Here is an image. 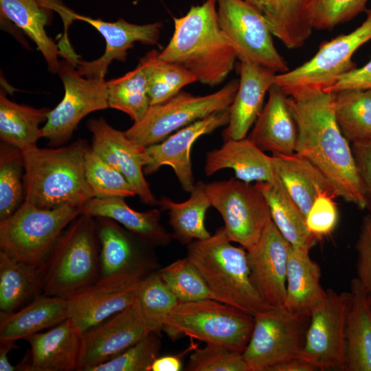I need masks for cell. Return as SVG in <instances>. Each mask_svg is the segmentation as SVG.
<instances>
[{"instance_id": "cell-1", "label": "cell", "mask_w": 371, "mask_h": 371, "mask_svg": "<svg viewBox=\"0 0 371 371\" xmlns=\"http://www.w3.org/2000/svg\"><path fill=\"white\" fill-rule=\"evenodd\" d=\"M334 97L311 89L289 95L297 131L295 152L322 174L337 196L363 210L367 208L365 188L350 143L335 119Z\"/></svg>"}, {"instance_id": "cell-2", "label": "cell", "mask_w": 371, "mask_h": 371, "mask_svg": "<svg viewBox=\"0 0 371 371\" xmlns=\"http://www.w3.org/2000/svg\"><path fill=\"white\" fill-rule=\"evenodd\" d=\"M216 5V0H206L174 17L172 36L159 52L161 59L185 68L210 87L222 83L238 58L219 25Z\"/></svg>"}, {"instance_id": "cell-3", "label": "cell", "mask_w": 371, "mask_h": 371, "mask_svg": "<svg viewBox=\"0 0 371 371\" xmlns=\"http://www.w3.org/2000/svg\"><path fill=\"white\" fill-rule=\"evenodd\" d=\"M83 139L69 146L23 151L25 201L42 209L65 205L81 208L94 197L85 175Z\"/></svg>"}, {"instance_id": "cell-4", "label": "cell", "mask_w": 371, "mask_h": 371, "mask_svg": "<svg viewBox=\"0 0 371 371\" xmlns=\"http://www.w3.org/2000/svg\"><path fill=\"white\" fill-rule=\"evenodd\" d=\"M186 257L214 300L254 317L274 308L260 297L251 282L247 250L233 245L224 227L205 239L188 245Z\"/></svg>"}, {"instance_id": "cell-5", "label": "cell", "mask_w": 371, "mask_h": 371, "mask_svg": "<svg viewBox=\"0 0 371 371\" xmlns=\"http://www.w3.org/2000/svg\"><path fill=\"white\" fill-rule=\"evenodd\" d=\"M94 218L80 214L65 230L41 267L43 294L67 297L100 278V252Z\"/></svg>"}, {"instance_id": "cell-6", "label": "cell", "mask_w": 371, "mask_h": 371, "mask_svg": "<svg viewBox=\"0 0 371 371\" xmlns=\"http://www.w3.org/2000/svg\"><path fill=\"white\" fill-rule=\"evenodd\" d=\"M254 325L252 315L216 300L205 299L180 302L165 320L162 330L172 340L189 337L243 353Z\"/></svg>"}, {"instance_id": "cell-7", "label": "cell", "mask_w": 371, "mask_h": 371, "mask_svg": "<svg viewBox=\"0 0 371 371\" xmlns=\"http://www.w3.org/2000/svg\"><path fill=\"white\" fill-rule=\"evenodd\" d=\"M80 214V208L71 205L47 210L24 201L0 221L1 250L16 261L41 267L65 227Z\"/></svg>"}, {"instance_id": "cell-8", "label": "cell", "mask_w": 371, "mask_h": 371, "mask_svg": "<svg viewBox=\"0 0 371 371\" xmlns=\"http://www.w3.org/2000/svg\"><path fill=\"white\" fill-rule=\"evenodd\" d=\"M233 79L218 91L194 95L181 91L166 102L150 106L144 117L126 131V137L138 145L148 147L161 142L172 132L212 113L227 109L238 88Z\"/></svg>"}, {"instance_id": "cell-9", "label": "cell", "mask_w": 371, "mask_h": 371, "mask_svg": "<svg viewBox=\"0 0 371 371\" xmlns=\"http://www.w3.org/2000/svg\"><path fill=\"white\" fill-rule=\"evenodd\" d=\"M366 19L346 34L323 42L315 55L299 67L277 74L274 83L289 96L305 89L325 90L343 74L356 68L352 57L356 51L371 40V8Z\"/></svg>"}, {"instance_id": "cell-10", "label": "cell", "mask_w": 371, "mask_h": 371, "mask_svg": "<svg viewBox=\"0 0 371 371\" xmlns=\"http://www.w3.org/2000/svg\"><path fill=\"white\" fill-rule=\"evenodd\" d=\"M205 191L211 206L223 218L229 239L246 250L251 249L272 221L258 186L236 178L205 183Z\"/></svg>"}, {"instance_id": "cell-11", "label": "cell", "mask_w": 371, "mask_h": 371, "mask_svg": "<svg viewBox=\"0 0 371 371\" xmlns=\"http://www.w3.org/2000/svg\"><path fill=\"white\" fill-rule=\"evenodd\" d=\"M219 25L240 60L282 74L289 70L273 41L265 17L245 0H216Z\"/></svg>"}, {"instance_id": "cell-12", "label": "cell", "mask_w": 371, "mask_h": 371, "mask_svg": "<svg viewBox=\"0 0 371 371\" xmlns=\"http://www.w3.org/2000/svg\"><path fill=\"white\" fill-rule=\"evenodd\" d=\"M310 318L293 315L284 308L254 316L252 333L242 353L249 371H268L276 364L297 357Z\"/></svg>"}, {"instance_id": "cell-13", "label": "cell", "mask_w": 371, "mask_h": 371, "mask_svg": "<svg viewBox=\"0 0 371 371\" xmlns=\"http://www.w3.org/2000/svg\"><path fill=\"white\" fill-rule=\"evenodd\" d=\"M350 291L326 290L322 302L312 311L300 357L317 370L347 371L346 324Z\"/></svg>"}, {"instance_id": "cell-14", "label": "cell", "mask_w": 371, "mask_h": 371, "mask_svg": "<svg viewBox=\"0 0 371 371\" xmlns=\"http://www.w3.org/2000/svg\"><path fill=\"white\" fill-rule=\"evenodd\" d=\"M57 74L63 83L65 94L60 102L49 111L42 127L43 137L52 146L69 141L84 117L109 108L105 80L81 76L76 65L65 59L60 60Z\"/></svg>"}, {"instance_id": "cell-15", "label": "cell", "mask_w": 371, "mask_h": 371, "mask_svg": "<svg viewBox=\"0 0 371 371\" xmlns=\"http://www.w3.org/2000/svg\"><path fill=\"white\" fill-rule=\"evenodd\" d=\"M150 333L135 298L126 308L83 334L78 370L91 371Z\"/></svg>"}, {"instance_id": "cell-16", "label": "cell", "mask_w": 371, "mask_h": 371, "mask_svg": "<svg viewBox=\"0 0 371 371\" xmlns=\"http://www.w3.org/2000/svg\"><path fill=\"white\" fill-rule=\"evenodd\" d=\"M87 128L93 135L92 150L127 179L142 203L157 205L144 177V168L150 162L146 147L129 139L124 131L112 127L102 117L89 120Z\"/></svg>"}, {"instance_id": "cell-17", "label": "cell", "mask_w": 371, "mask_h": 371, "mask_svg": "<svg viewBox=\"0 0 371 371\" xmlns=\"http://www.w3.org/2000/svg\"><path fill=\"white\" fill-rule=\"evenodd\" d=\"M291 244L271 221L258 243L247 250L251 282L271 306L284 308Z\"/></svg>"}, {"instance_id": "cell-18", "label": "cell", "mask_w": 371, "mask_h": 371, "mask_svg": "<svg viewBox=\"0 0 371 371\" xmlns=\"http://www.w3.org/2000/svg\"><path fill=\"white\" fill-rule=\"evenodd\" d=\"M144 278L117 276L98 279L67 297L69 317L83 333L129 306Z\"/></svg>"}, {"instance_id": "cell-19", "label": "cell", "mask_w": 371, "mask_h": 371, "mask_svg": "<svg viewBox=\"0 0 371 371\" xmlns=\"http://www.w3.org/2000/svg\"><path fill=\"white\" fill-rule=\"evenodd\" d=\"M229 120V108L197 120L178 130L161 142L146 147L150 162L144 167V174L148 175L163 166H169L182 189L190 192L195 185L190 157L194 143L200 137L227 126Z\"/></svg>"}, {"instance_id": "cell-20", "label": "cell", "mask_w": 371, "mask_h": 371, "mask_svg": "<svg viewBox=\"0 0 371 371\" xmlns=\"http://www.w3.org/2000/svg\"><path fill=\"white\" fill-rule=\"evenodd\" d=\"M73 17L74 20L90 24L105 39V51L100 58L91 61L79 59L76 66L81 76L95 80H104V76L112 61L124 62L128 50L134 46L135 43L157 44L162 27L160 22L139 25L129 23L123 19L109 22L74 12Z\"/></svg>"}, {"instance_id": "cell-21", "label": "cell", "mask_w": 371, "mask_h": 371, "mask_svg": "<svg viewBox=\"0 0 371 371\" xmlns=\"http://www.w3.org/2000/svg\"><path fill=\"white\" fill-rule=\"evenodd\" d=\"M83 333L71 318L47 332L25 338L30 346L28 371L78 370Z\"/></svg>"}, {"instance_id": "cell-22", "label": "cell", "mask_w": 371, "mask_h": 371, "mask_svg": "<svg viewBox=\"0 0 371 371\" xmlns=\"http://www.w3.org/2000/svg\"><path fill=\"white\" fill-rule=\"evenodd\" d=\"M277 74L248 60H240L238 88L229 106V120L223 141L245 138L264 107L265 97Z\"/></svg>"}, {"instance_id": "cell-23", "label": "cell", "mask_w": 371, "mask_h": 371, "mask_svg": "<svg viewBox=\"0 0 371 371\" xmlns=\"http://www.w3.org/2000/svg\"><path fill=\"white\" fill-rule=\"evenodd\" d=\"M97 218L96 230L100 243L99 279L117 276L145 278L154 272V263L142 253L116 221Z\"/></svg>"}, {"instance_id": "cell-24", "label": "cell", "mask_w": 371, "mask_h": 371, "mask_svg": "<svg viewBox=\"0 0 371 371\" xmlns=\"http://www.w3.org/2000/svg\"><path fill=\"white\" fill-rule=\"evenodd\" d=\"M248 136L263 151L273 154L295 153L297 131L289 104V97L275 83Z\"/></svg>"}, {"instance_id": "cell-25", "label": "cell", "mask_w": 371, "mask_h": 371, "mask_svg": "<svg viewBox=\"0 0 371 371\" xmlns=\"http://www.w3.org/2000/svg\"><path fill=\"white\" fill-rule=\"evenodd\" d=\"M223 169H232L237 179L247 182H272L276 176L272 157L250 139H228L219 148L206 153L204 171L207 177Z\"/></svg>"}, {"instance_id": "cell-26", "label": "cell", "mask_w": 371, "mask_h": 371, "mask_svg": "<svg viewBox=\"0 0 371 371\" xmlns=\"http://www.w3.org/2000/svg\"><path fill=\"white\" fill-rule=\"evenodd\" d=\"M80 211L81 214L116 221L148 246H166L172 239L171 234L161 223L159 210L137 212L126 204L124 198L93 197L80 208Z\"/></svg>"}, {"instance_id": "cell-27", "label": "cell", "mask_w": 371, "mask_h": 371, "mask_svg": "<svg viewBox=\"0 0 371 371\" xmlns=\"http://www.w3.org/2000/svg\"><path fill=\"white\" fill-rule=\"evenodd\" d=\"M308 252L291 246L284 305L291 314L304 317H311L312 311L326 295V291L320 284V267Z\"/></svg>"}, {"instance_id": "cell-28", "label": "cell", "mask_w": 371, "mask_h": 371, "mask_svg": "<svg viewBox=\"0 0 371 371\" xmlns=\"http://www.w3.org/2000/svg\"><path fill=\"white\" fill-rule=\"evenodd\" d=\"M69 317L67 297L42 294L16 311L0 313V339H25Z\"/></svg>"}, {"instance_id": "cell-29", "label": "cell", "mask_w": 371, "mask_h": 371, "mask_svg": "<svg viewBox=\"0 0 371 371\" xmlns=\"http://www.w3.org/2000/svg\"><path fill=\"white\" fill-rule=\"evenodd\" d=\"M271 157L275 176L304 218L319 192H328L337 197L322 174L295 152L273 154Z\"/></svg>"}, {"instance_id": "cell-30", "label": "cell", "mask_w": 371, "mask_h": 371, "mask_svg": "<svg viewBox=\"0 0 371 371\" xmlns=\"http://www.w3.org/2000/svg\"><path fill=\"white\" fill-rule=\"evenodd\" d=\"M346 324L347 371H371V307L359 280L350 284Z\"/></svg>"}, {"instance_id": "cell-31", "label": "cell", "mask_w": 371, "mask_h": 371, "mask_svg": "<svg viewBox=\"0 0 371 371\" xmlns=\"http://www.w3.org/2000/svg\"><path fill=\"white\" fill-rule=\"evenodd\" d=\"M266 19L273 35L288 49L302 47L312 34L307 19L310 0H245Z\"/></svg>"}, {"instance_id": "cell-32", "label": "cell", "mask_w": 371, "mask_h": 371, "mask_svg": "<svg viewBox=\"0 0 371 371\" xmlns=\"http://www.w3.org/2000/svg\"><path fill=\"white\" fill-rule=\"evenodd\" d=\"M190 193V197L183 202L177 203L161 196L157 203L161 210L168 212L172 238L186 245L211 236L204 222L205 214L211 207L205 191V183L196 182Z\"/></svg>"}, {"instance_id": "cell-33", "label": "cell", "mask_w": 371, "mask_h": 371, "mask_svg": "<svg viewBox=\"0 0 371 371\" xmlns=\"http://www.w3.org/2000/svg\"><path fill=\"white\" fill-rule=\"evenodd\" d=\"M1 16L23 30L36 45L52 73H57L60 56L58 45L47 35L45 26L50 19L49 10L37 0H0Z\"/></svg>"}, {"instance_id": "cell-34", "label": "cell", "mask_w": 371, "mask_h": 371, "mask_svg": "<svg viewBox=\"0 0 371 371\" xmlns=\"http://www.w3.org/2000/svg\"><path fill=\"white\" fill-rule=\"evenodd\" d=\"M43 291L41 267L27 265L0 251V310L12 313L19 310Z\"/></svg>"}, {"instance_id": "cell-35", "label": "cell", "mask_w": 371, "mask_h": 371, "mask_svg": "<svg viewBox=\"0 0 371 371\" xmlns=\"http://www.w3.org/2000/svg\"><path fill=\"white\" fill-rule=\"evenodd\" d=\"M48 107L34 108L19 104L9 100L1 90L0 93V138L1 142L19 150L37 146L43 137L39 126L47 121Z\"/></svg>"}, {"instance_id": "cell-36", "label": "cell", "mask_w": 371, "mask_h": 371, "mask_svg": "<svg viewBox=\"0 0 371 371\" xmlns=\"http://www.w3.org/2000/svg\"><path fill=\"white\" fill-rule=\"evenodd\" d=\"M256 185L267 200L272 221L291 245L308 251L315 246L318 240L308 232L304 217L277 177Z\"/></svg>"}, {"instance_id": "cell-37", "label": "cell", "mask_w": 371, "mask_h": 371, "mask_svg": "<svg viewBox=\"0 0 371 371\" xmlns=\"http://www.w3.org/2000/svg\"><path fill=\"white\" fill-rule=\"evenodd\" d=\"M334 113L350 144L371 139V90L345 89L335 93Z\"/></svg>"}, {"instance_id": "cell-38", "label": "cell", "mask_w": 371, "mask_h": 371, "mask_svg": "<svg viewBox=\"0 0 371 371\" xmlns=\"http://www.w3.org/2000/svg\"><path fill=\"white\" fill-rule=\"evenodd\" d=\"M139 64L146 74L150 106L166 102L184 87L197 81L188 70L161 59L155 49L141 58Z\"/></svg>"}, {"instance_id": "cell-39", "label": "cell", "mask_w": 371, "mask_h": 371, "mask_svg": "<svg viewBox=\"0 0 371 371\" xmlns=\"http://www.w3.org/2000/svg\"><path fill=\"white\" fill-rule=\"evenodd\" d=\"M109 107L121 111L135 122L150 107L148 83L143 67L138 65L124 76L106 81Z\"/></svg>"}, {"instance_id": "cell-40", "label": "cell", "mask_w": 371, "mask_h": 371, "mask_svg": "<svg viewBox=\"0 0 371 371\" xmlns=\"http://www.w3.org/2000/svg\"><path fill=\"white\" fill-rule=\"evenodd\" d=\"M23 152L0 143V221L12 215L24 202Z\"/></svg>"}, {"instance_id": "cell-41", "label": "cell", "mask_w": 371, "mask_h": 371, "mask_svg": "<svg viewBox=\"0 0 371 371\" xmlns=\"http://www.w3.org/2000/svg\"><path fill=\"white\" fill-rule=\"evenodd\" d=\"M151 332L162 330L164 323L181 302L161 279L158 271L139 284L135 297Z\"/></svg>"}, {"instance_id": "cell-42", "label": "cell", "mask_w": 371, "mask_h": 371, "mask_svg": "<svg viewBox=\"0 0 371 371\" xmlns=\"http://www.w3.org/2000/svg\"><path fill=\"white\" fill-rule=\"evenodd\" d=\"M87 181L96 198L133 197L136 191L127 179L91 147L85 155Z\"/></svg>"}, {"instance_id": "cell-43", "label": "cell", "mask_w": 371, "mask_h": 371, "mask_svg": "<svg viewBox=\"0 0 371 371\" xmlns=\"http://www.w3.org/2000/svg\"><path fill=\"white\" fill-rule=\"evenodd\" d=\"M158 272L181 302L214 300L205 282L187 257L174 261Z\"/></svg>"}, {"instance_id": "cell-44", "label": "cell", "mask_w": 371, "mask_h": 371, "mask_svg": "<svg viewBox=\"0 0 371 371\" xmlns=\"http://www.w3.org/2000/svg\"><path fill=\"white\" fill-rule=\"evenodd\" d=\"M369 0H310L307 19L312 29L332 30L367 10Z\"/></svg>"}, {"instance_id": "cell-45", "label": "cell", "mask_w": 371, "mask_h": 371, "mask_svg": "<svg viewBox=\"0 0 371 371\" xmlns=\"http://www.w3.org/2000/svg\"><path fill=\"white\" fill-rule=\"evenodd\" d=\"M161 341L158 333L151 332L116 357L91 371H150L159 356Z\"/></svg>"}, {"instance_id": "cell-46", "label": "cell", "mask_w": 371, "mask_h": 371, "mask_svg": "<svg viewBox=\"0 0 371 371\" xmlns=\"http://www.w3.org/2000/svg\"><path fill=\"white\" fill-rule=\"evenodd\" d=\"M186 371H249L241 352L223 345L206 344L195 349L185 368Z\"/></svg>"}, {"instance_id": "cell-47", "label": "cell", "mask_w": 371, "mask_h": 371, "mask_svg": "<svg viewBox=\"0 0 371 371\" xmlns=\"http://www.w3.org/2000/svg\"><path fill=\"white\" fill-rule=\"evenodd\" d=\"M333 194L322 191L315 197L305 218L308 232L317 240L329 235L335 228L339 218Z\"/></svg>"}, {"instance_id": "cell-48", "label": "cell", "mask_w": 371, "mask_h": 371, "mask_svg": "<svg viewBox=\"0 0 371 371\" xmlns=\"http://www.w3.org/2000/svg\"><path fill=\"white\" fill-rule=\"evenodd\" d=\"M357 278L368 293H371V214L363 221L356 244Z\"/></svg>"}, {"instance_id": "cell-49", "label": "cell", "mask_w": 371, "mask_h": 371, "mask_svg": "<svg viewBox=\"0 0 371 371\" xmlns=\"http://www.w3.org/2000/svg\"><path fill=\"white\" fill-rule=\"evenodd\" d=\"M345 89L371 90V59L362 67L341 75L333 85L324 91L335 93Z\"/></svg>"}, {"instance_id": "cell-50", "label": "cell", "mask_w": 371, "mask_h": 371, "mask_svg": "<svg viewBox=\"0 0 371 371\" xmlns=\"http://www.w3.org/2000/svg\"><path fill=\"white\" fill-rule=\"evenodd\" d=\"M351 147L365 188L367 208L371 212V139L351 144Z\"/></svg>"}, {"instance_id": "cell-51", "label": "cell", "mask_w": 371, "mask_h": 371, "mask_svg": "<svg viewBox=\"0 0 371 371\" xmlns=\"http://www.w3.org/2000/svg\"><path fill=\"white\" fill-rule=\"evenodd\" d=\"M316 368L308 361L294 357L271 366L268 371H315Z\"/></svg>"}, {"instance_id": "cell-52", "label": "cell", "mask_w": 371, "mask_h": 371, "mask_svg": "<svg viewBox=\"0 0 371 371\" xmlns=\"http://www.w3.org/2000/svg\"><path fill=\"white\" fill-rule=\"evenodd\" d=\"M182 362L178 356L158 357L153 363L150 371H180Z\"/></svg>"}, {"instance_id": "cell-53", "label": "cell", "mask_w": 371, "mask_h": 371, "mask_svg": "<svg viewBox=\"0 0 371 371\" xmlns=\"http://www.w3.org/2000/svg\"><path fill=\"white\" fill-rule=\"evenodd\" d=\"M17 346L15 341L0 339V370L1 371H21L20 364L12 365L8 359L9 352Z\"/></svg>"}, {"instance_id": "cell-54", "label": "cell", "mask_w": 371, "mask_h": 371, "mask_svg": "<svg viewBox=\"0 0 371 371\" xmlns=\"http://www.w3.org/2000/svg\"><path fill=\"white\" fill-rule=\"evenodd\" d=\"M368 302L370 304V306L371 307V293H368Z\"/></svg>"}]
</instances>
